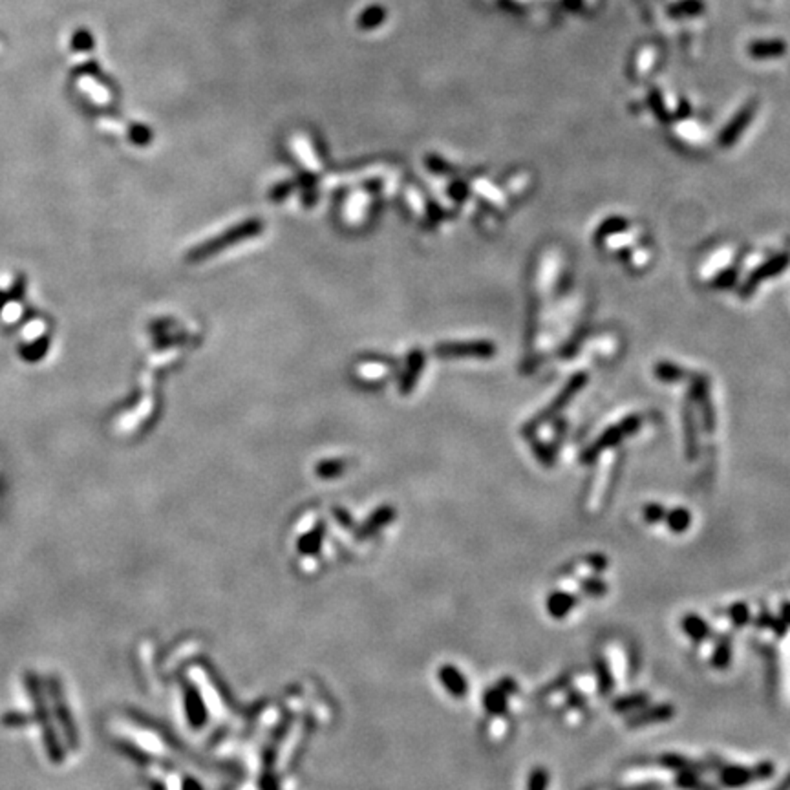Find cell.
Segmentation results:
<instances>
[{
	"instance_id": "obj_4",
	"label": "cell",
	"mask_w": 790,
	"mask_h": 790,
	"mask_svg": "<svg viewBox=\"0 0 790 790\" xmlns=\"http://www.w3.org/2000/svg\"><path fill=\"white\" fill-rule=\"evenodd\" d=\"M386 372H388V366H386V364L368 363V364H361L359 366V375L366 377V379H377V377L385 375Z\"/></svg>"
},
{
	"instance_id": "obj_6",
	"label": "cell",
	"mask_w": 790,
	"mask_h": 790,
	"mask_svg": "<svg viewBox=\"0 0 790 790\" xmlns=\"http://www.w3.org/2000/svg\"><path fill=\"white\" fill-rule=\"evenodd\" d=\"M24 284H26V280H24V277H18L17 278V286L14 284V289H11V297L17 300L22 299V291H24Z\"/></svg>"
},
{
	"instance_id": "obj_2",
	"label": "cell",
	"mask_w": 790,
	"mask_h": 790,
	"mask_svg": "<svg viewBox=\"0 0 790 790\" xmlns=\"http://www.w3.org/2000/svg\"><path fill=\"white\" fill-rule=\"evenodd\" d=\"M262 227L264 225H262V222H258V220H249V222L231 227L229 231H225L222 236H218V238L209 240V242H205V244H201L200 247L194 249V251L188 255V260L198 262V260H203V258L213 257V255H216L218 251H223V247H227V245L238 244V242H242V240L257 236L258 233L262 231Z\"/></svg>"
},
{
	"instance_id": "obj_3",
	"label": "cell",
	"mask_w": 790,
	"mask_h": 790,
	"mask_svg": "<svg viewBox=\"0 0 790 790\" xmlns=\"http://www.w3.org/2000/svg\"><path fill=\"white\" fill-rule=\"evenodd\" d=\"M485 344H443L437 348V353L447 357V355H485L487 353Z\"/></svg>"
},
{
	"instance_id": "obj_5",
	"label": "cell",
	"mask_w": 790,
	"mask_h": 790,
	"mask_svg": "<svg viewBox=\"0 0 790 790\" xmlns=\"http://www.w3.org/2000/svg\"><path fill=\"white\" fill-rule=\"evenodd\" d=\"M72 48L75 50H90L92 48V37L88 31H78L72 37Z\"/></svg>"
},
{
	"instance_id": "obj_1",
	"label": "cell",
	"mask_w": 790,
	"mask_h": 790,
	"mask_svg": "<svg viewBox=\"0 0 790 790\" xmlns=\"http://www.w3.org/2000/svg\"><path fill=\"white\" fill-rule=\"evenodd\" d=\"M2 725L26 737L52 769L70 767L81 748L73 699L63 679L52 671H22Z\"/></svg>"
}]
</instances>
